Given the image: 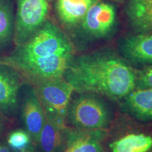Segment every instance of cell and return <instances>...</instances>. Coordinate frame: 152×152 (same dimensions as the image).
Returning a JSON list of instances; mask_svg holds the SVG:
<instances>
[{
    "label": "cell",
    "mask_w": 152,
    "mask_h": 152,
    "mask_svg": "<svg viewBox=\"0 0 152 152\" xmlns=\"http://www.w3.org/2000/svg\"><path fill=\"white\" fill-rule=\"evenodd\" d=\"M7 143L13 152H25L33 147V142L24 129H16L8 134Z\"/></svg>",
    "instance_id": "obj_18"
},
{
    "label": "cell",
    "mask_w": 152,
    "mask_h": 152,
    "mask_svg": "<svg viewBox=\"0 0 152 152\" xmlns=\"http://www.w3.org/2000/svg\"><path fill=\"white\" fill-rule=\"evenodd\" d=\"M109 1H113V2L117 4H124L127 0H109Z\"/></svg>",
    "instance_id": "obj_22"
},
{
    "label": "cell",
    "mask_w": 152,
    "mask_h": 152,
    "mask_svg": "<svg viewBox=\"0 0 152 152\" xmlns=\"http://www.w3.org/2000/svg\"><path fill=\"white\" fill-rule=\"evenodd\" d=\"M25 152H34L33 147L30 148V149H28V150H27V151H25Z\"/></svg>",
    "instance_id": "obj_23"
},
{
    "label": "cell",
    "mask_w": 152,
    "mask_h": 152,
    "mask_svg": "<svg viewBox=\"0 0 152 152\" xmlns=\"http://www.w3.org/2000/svg\"><path fill=\"white\" fill-rule=\"evenodd\" d=\"M99 0H54L57 23L69 36L76 29L92 6Z\"/></svg>",
    "instance_id": "obj_11"
},
{
    "label": "cell",
    "mask_w": 152,
    "mask_h": 152,
    "mask_svg": "<svg viewBox=\"0 0 152 152\" xmlns=\"http://www.w3.org/2000/svg\"><path fill=\"white\" fill-rule=\"evenodd\" d=\"M135 88H152V65L136 70Z\"/></svg>",
    "instance_id": "obj_19"
},
{
    "label": "cell",
    "mask_w": 152,
    "mask_h": 152,
    "mask_svg": "<svg viewBox=\"0 0 152 152\" xmlns=\"http://www.w3.org/2000/svg\"><path fill=\"white\" fill-rule=\"evenodd\" d=\"M117 4L109 0H99L90 7L76 29L70 35L79 45L108 40L118 29Z\"/></svg>",
    "instance_id": "obj_3"
},
{
    "label": "cell",
    "mask_w": 152,
    "mask_h": 152,
    "mask_svg": "<svg viewBox=\"0 0 152 152\" xmlns=\"http://www.w3.org/2000/svg\"><path fill=\"white\" fill-rule=\"evenodd\" d=\"M14 46H17L27 40L49 18L50 4L47 0H14Z\"/></svg>",
    "instance_id": "obj_7"
},
{
    "label": "cell",
    "mask_w": 152,
    "mask_h": 152,
    "mask_svg": "<svg viewBox=\"0 0 152 152\" xmlns=\"http://www.w3.org/2000/svg\"><path fill=\"white\" fill-rule=\"evenodd\" d=\"M122 99L125 113L142 122L152 121V88H134Z\"/></svg>",
    "instance_id": "obj_14"
},
{
    "label": "cell",
    "mask_w": 152,
    "mask_h": 152,
    "mask_svg": "<svg viewBox=\"0 0 152 152\" xmlns=\"http://www.w3.org/2000/svg\"><path fill=\"white\" fill-rule=\"evenodd\" d=\"M123 13L132 32L152 34V0H127Z\"/></svg>",
    "instance_id": "obj_13"
},
{
    "label": "cell",
    "mask_w": 152,
    "mask_h": 152,
    "mask_svg": "<svg viewBox=\"0 0 152 152\" xmlns=\"http://www.w3.org/2000/svg\"><path fill=\"white\" fill-rule=\"evenodd\" d=\"M68 127H61L45 118L37 145L40 152H64L67 144Z\"/></svg>",
    "instance_id": "obj_17"
},
{
    "label": "cell",
    "mask_w": 152,
    "mask_h": 152,
    "mask_svg": "<svg viewBox=\"0 0 152 152\" xmlns=\"http://www.w3.org/2000/svg\"><path fill=\"white\" fill-rule=\"evenodd\" d=\"M26 82L14 67L0 62V111L10 121L18 115L19 91Z\"/></svg>",
    "instance_id": "obj_9"
},
{
    "label": "cell",
    "mask_w": 152,
    "mask_h": 152,
    "mask_svg": "<svg viewBox=\"0 0 152 152\" xmlns=\"http://www.w3.org/2000/svg\"><path fill=\"white\" fill-rule=\"evenodd\" d=\"M111 121V111L97 95L81 93L71 100L66 123L75 128L85 130H106Z\"/></svg>",
    "instance_id": "obj_4"
},
{
    "label": "cell",
    "mask_w": 152,
    "mask_h": 152,
    "mask_svg": "<svg viewBox=\"0 0 152 152\" xmlns=\"http://www.w3.org/2000/svg\"><path fill=\"white\" fill-rule=\"evenodd\" d=\"M35 87L45 118L61 127L66 126L68 105L74 91L63 77L30 83Z\"/></svg>",
    "instance_id": "obj_5"
},
{
    "label": "cell",
    "mask_w": 152,
    "mask_h": 152,
    "mask_svg": "<svg viewBox=\"0 0 152 152\" xmlns=\"http://www.w3.org/2000/svg\"><path fill=\"white\" fill-rule=\"evenodd\" d=\"M16 10L14 0H0V56L14 46Z\"/></svg>",
    "instance_id": "obj_16"
},
{
    "label": "cell",
    "mask_w": 152,
    "mask_h": 152,
    "mask_svg": "<svg viewBox=\"0 0 152 152\" xmlns=\"http://www.w3.org/2000/svg\"><path fill=\"white\" fill-rule=\"evenodd\" d=\"M109 147L112 152H149L152 149V136L128 129L117 134Z\"/></svg>",
    "instance_id": "obj_15"
},
{
    "label": "cell",
    "mask_w": 152,
    "mask_h": 152,
    "mask_svg": "<svg viewBox=\"0 0 152 152\" xmlns=\"http://www.w3.org/2000/svg\"><path fill=\"white\" fill-rule=\"evenodd\" d=\"M136 70L116 51L101 49L75 55L64 75L74 91L124 98L136 87Z\"/></svg>",
    "instance_id": "obj_1"
},
{
    "label": "cell",
    "mask_w": 152,
    "mask_h": 152,
    "mask_svg": "<svg viewBox=\"0 0 152 152\" xmlns=\"http://www.w3.org/2000/svg\"><path fill=\"white\" fill-rule=\"evenodd\" d=\"M18 115L23 129L37 145L39 135L45 121L43 108L31 83L26 82L20 87L18 95Z\"/></svg>",
    "instance_id": "obj_8"
},
{
    "label": "cell",
    "mask_w": 152,
    "mask_h": 152,
    "mask_svg": "<svg viewBox=\"0 0 152 152\" xmlns=\"http://www.w3.org/2000/svg\"><path fill=\"white\" fill-rule=\"evenodd\" d=\"M10 120L7 118L4 114L0 111V140L4 136L7 130L9 125V122Z\"/></svg>",
    "instance_id": "obj_20"
},
{
    "label": "cell",
    "mask_w": 152,
    "mask_h": 152,
    "mask_svg": "<svg viewBox=\"0 0 152 152\" xmlns=\"http://www.w3.org/2000/svg\"><path fill=\"white\" fill-rule=\"evenodd\" d=\"M0 152H13L7 142L0 140Z\"/></svg>",
    "instance_id": "obj_21"
},
{
    "label": "cell",
    "mask_w": 152,
    "mask_h": 152,
    "mask_svg": "<svg viewBox=\"0 0 152 152\" xmlns=\"http://www.w3.org/2000/svg\"><path fill=\"white\" fill-rule=\"evenodd\" d=\"M117 46L118 54L130 65H152V34L132 32L120 38Z\"/></svg>",
    "instance_id": "obj_10"
},
{
    "label": "cell",
    "mask_w": 152,
    "mask_h": 152,
    "mask_svg": "<svg viewBox=\"0 0 152 152\" xmlns=\"http://www.w3.org/2000/svg\"><path fill=\"white\" fill-rule=\"evenodd\" d=\"M75 55V50H71L48 56L2 63L16 69L26 82L34 83L64 77Z\"/></svg>",
    "instance_id": "obj_6"
},
{
    "label": "cell",
    "mask_w": 152,
    "mask_h": 152,
    "mask_svg": "<svg viewBox=\"0 0 152 152\" xmlns=\"http://www.w3.org/2000/svg\"><path fill=\"white\" fill-rule=\"evenodd\" d=\"M71 50H75V47L71 39L58 23L49 18L27 40L0 56V61L48 56Z\"/></svg>",
    "instance_id": "obj_2"
},
{
    "label": "cell",
    "mask_w": 152,
    "mask_h": 152,
    "mask_svg": "<svg viewBox=\"0 0 152 152\" xmlns=\"http://www.w3.org/2000/svg\"><path fill=\"white\" fill-rule=\"evenodd\" d=\"M106 136V130L68 128L64 152H104L102 142Z\"/></svg>",
    "instance_id": "obj_12"
},
{
    "label": "cell",
    "mask_w": 152,
    "mask_h": 152,
    "mask_svg": "<svg viewBox=\"0 0 152 152\" xmlns=\"http://www.w3.org/2000/svg\"><path fill=\"white\" fill-rule=\"evenodd\" d=\"M47 1H48V3L49 4H52V2H54V0H47Z\"/></svg>",
    "instance_id": "obj_24"
}]
</instances>
